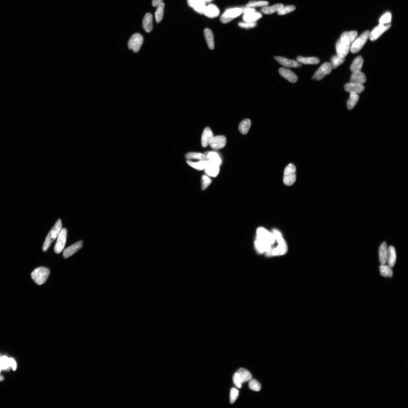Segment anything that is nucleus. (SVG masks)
<instances>
[{
    "mask_svg": "<svg viewBox=\"0 0 408 408\" xmlns=\"http://www.w3.org/2000/svg\"><path fill=\"white\" fill-rule=\"evenodd\" d=\"M328 15L329 7L326 4L314 13L313 21L310 25V35L314 46L320 45L326 38Z\"/></svg>",
    "mask_w": 408,
    "mask_h": 408,
    "instance_id": "3",
    "label": "nucleus"
},
{
    "mask_svg": "<svg viewBox=\"0 0 408 408\" xmlns=\"http://www.w3.org/2000/svg\"><path fill=\"white\" fill-rule=\"evenodd\" d=\"M402 286L405 293L408 295V261L403 272Z\"/></svg>",
    "mask_w": 408,
    "mask_h": 408,
    "instance_id": "9",
    "label": "nucleus"
},
{
    "mask_svg": "<svg viewBox=\"0 0 408 408\" xmlns=\"http://www.w3.org/2000/svg\"><path fill=\"white\" fill-rule=\"evenodd\" d=\"M370 314L374 320L395 319L401 321H408L407 308L400 305H379L370 309Z\"/></svg>",
    "mask_w": 408,
    "mask_h": 408,
    "instance_id": "4",
    "label": "nucleus"
},
{
    "mask_svg": "<svg viewBox=\"0 0 408 408\" xmlns=\"http://www.w3.org/2000/svg\"><path fill=\"white\" fill-rule=\"evenodd\" d=\"M407 29H408V22H407Z\"/></svg>",
    "mask_w": 408,
    "mask_h": 408,
    "instance_id": "11",
    "label": "nucleus"
},
{
    "mask_svg": "<svg viewBox=\"0 0 408 408\" xmlns=\"http://www.w3.org/2000/svg\"><path fill=\"white\" fill-rule=\"evenodd\" d=\"M407 1L408 2V0H407Z\"/></svg>",
    "mask_w": 408,
    "mask_h": 408,
    "instance_id": "13",
    "label": "nucleus"
},
{
    "mask_svg": "<svg viewBox=\"0 0 408 408\" xmlns=\"http://www.w3.org/2000/svg\"><path fill=\"white\" fill-rule=\"evenodd\" d=\"M326 0H305L304 9L307 14H312L321 6L326 4Z\"/></svg>",
    "mask_w": 408,
    "mask_h": 408,
    "instance_id": "7",
    "label": "nucleus"
},
{
    "mask_svg": "<svg viewBox=\"0 0 408 408\" xmlns=\"http://www.w3.org/2000/svg\"><path fill=\"white\" fill-rule=\"evenodd\" d=\"M404 377L408 379V351H407L404 356Z\"/></svg>",
    "mask_w": 408,
    "mask_h": 408,
    "instance_id": "10",
    "label": "nucleus"
},
{
    "mask_svg": "<svg viewBox=\"0 0 408 408\" xmlns=\"http://www.w3.org/2000/svg\"><path fill=\"white\" fill-rule=\"evenodd\" d=\"M374 328L383 335L396 340H408V321L395 324L385 323L379 320L374 321Z\"/></svg>",
    "mask_w": 408,
    "mask_h": 408,
    "instance_id": "6",
    "label": "nucleus"
},
{
    "mask_svg": "<svg viewBox=\"0 0 408 408\" xmlns=\"http://www.w3.org/2000/svg\"><path fill=\"white\" fill-rule=\"evenodd\" d=\"M385 16L392 24L401 29H407L408 22V2L407 0H393Z\"/></svg>",
    "mask_w": 408,
    "mask_h": 408,
    "instance_id": "5",
    "label": "nucleus"
},
{
    "mask_svg": "<svg viewBox=\"0 0 408 408\" xmlns=\"http://www.w3.org/2000/svg\"><path fill=\"white\" fill-rule=\"evenodd\" d=\"M407 310H408V308H407Z\"/></svg>",
    "mask_w": 408,
    "mask_h": 408,
    "instance_id": "14",
    "label": "nucleus"
},
{
    "mask_svg": "<svg viewBox=\"0 0 408 408\" xmlns=\"http://www.w3.org/2000/svg\"><path fill=\"white\" fill-rule=\"evenodd\" d=\"M407 66H408V62H407Z\"/></svg>",
    "mask_w": 408,
    "mask_h": 408,
    "instance_id": "12",
    "label": "nucleus"
},
{
    "mask_svg": "<svg viewBox=\"0 0 408 408\" xmlns=\"http://www.w3.org/2000/svg\"><path fill=\"white\" fill-rule=\"evenodd\" d=\"M284 50L293 66H300L305 58V33L300 26H293L286 36Z\"/></svg>",
    "mask_w": 408,
    "mask_h": 408,
    "instance_id": "2",
    "label": "nucleus"
},
{
    "mask_svg": "<svg viewBox=\"0 0 408 408\" xmlns=\"http://www.w3.org/2000/svg\"><path fill=\"white\" fill-rule=\"evenodd\" d=\"M286 83V73L282 68H268L256 83V95L258 99H264L268 105H273L280 99Z\"/></svg>",
    "mask_w": 408,
    "mask_h": 408,
    "instance_id": "1",
    "label": "nucleus"
},
{
    "mask_svg": "<svg viewBox=\"0 0 408 408\" xmlns=\"http://www.w3.org/2000/svg\"><path fill=\"white\" fill-rule=\"evenodd\" d=\"M393 0H374L376 10L379 14L385 15Z\"/></svg>",
    "mask_w": 408,
    "mask_h": 408,
    "instance_id": "8",
    "label": "nucleus"
}]
</instances>
